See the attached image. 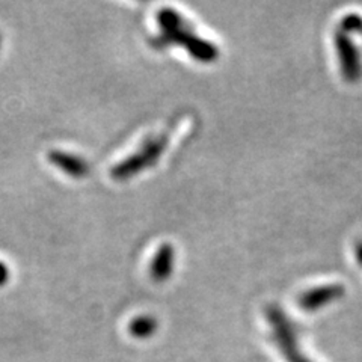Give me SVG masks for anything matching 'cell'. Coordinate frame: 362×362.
I'll list each match as a JSON object with an SVG mask.
<instances>
[{
    "label": "cell",
    "instance_id": "cell-1",
    "mask_svg": "<svg viewBox=\"0 0 362 362\" xmlns=\"http://www.w3.org/2000/svg\"><path fill=\"white\" fill-rule=\"evenodd\" d=\"M158 23H160L162 32L153 41L156 49L162 50L173 44L185 45L186 50L199 62H213L219 56L216 45L195 35L185 18L175 9L163 8L158 13Z\"/></svg>",
    "mask_w": 362,
    "mask_h": 362
},
{
    "label": "cell",
    "instance_id": "cell-2",
    "mask_svg": "<svg viewBox=\"0 0 362 362\" xmlns=\"http://www.w3.org/2000/svg\"><path fill=\"white\" fill-rule=\"evenodd\" d=\"M267 320L272 326V337L281 350L282 356L287 362H313L310 358L303 355L299 349L298 331L294 323L276 305H270L267 308Z\"/></svg>",
    "mask_w": 362,
    "mask_h": 362
},
{
    "label": "cell",
    "instance_id": "cell-3",
    "mask_svg": "<svg viewBox=\"0 0 362 362\" xmlns=\"http://www.w3.org/2000/svg\"><path fill=\"white\" fill-rule=\"evenodd\" d=\"M166 145H168L166 133L156 136V138L146 139L138 153L130 156L129 158H126V160L118 163L112 169V177L117 180H126L136 174H139L141 171H144V169L153 166L158 160V157H160L163 150L166 148Z\"/></svg>",
    "mask_w": 362,
    "mask_h": 362
},
{
    "label": "cell",
    "instance_id": "cell-4",
    "mask_svg": "<svg viewBox=\"0 0 362 362\" xmlns=\"http://www.w3.org/2000/svg\"><path fill=\"white\" fill-rule=\"evenodd\" d=\"M335 50L338 54L341 74L347 82H358L362 78V56L354 37L337 30L334 37Z\"/></svg>",
    "mask_w": 362,
    "mask_h": 362
},
{
    "label": "cell",
    "instance_id": "cell-5",
    "mask_svg": "<svg viewBox=\"0 0 362 362\" xmlns=\"http://www.w3.org/2000/svg\"><path fill=\"white\" fill-rule=\"evenodd\" d=\"M346 288L341 284H327L305 291L299 298V307L305 311H317L344 296Z\"/></svg>",
    "mask_w": 362,
    "mask_h": 362
},
{
    "label": "cell",
    "instance_id": "cell-6",
    "mask_svg": "<svg viewBox=\"0 0 362 362\" xmlns=\"http://www.w3.org/2000/svg\"><path fill=\"white\" fill-rule=\"evenodd\" d=\"M49 160L56 166L59 168L62 173L68 174L70 177L74 178H82L89 174V165L83 158L78 156L70 154V153H64V151H52L49 154Z\"/></svg>",
    "mask_w": 362,
    "mask_h": 362
},
{
    "label": "cell",
    "instance_id": "cell-7",
    "mask_svg": "<svg viewBox=\"0 0 362 362\" xmlns=\"http://www.w3.org/2000/svg\"><path fill=\"white\" fill-rule=\"evenodd\" d=\"M174 247L171 245H162L151 262V276L157 282L166 281L174 269Z\"/></svg>",
    "mask_w": 362,
    "mask_h": 362
},
{
    "label": "cell",
    "instance_id": "cell-8",
    "mask_svg": "<svg viewBox=\"0 0 362 362\" xmlns=\"http://www.w3.org/2000/svg\"><path fill=\"white\" fill-rule=\"evenodd\" d=\"M157 331V322L151 315H141L129 325V332L139 339L150 338Z\"/></svg>",
    "mask_w": 362,
    "mask_h": 362
},
{
    "label": "cell",
    "instance_id": "cell-9",
    "mask_svg": "<svg viewBox=\"0 0 362 362\" xmlns=\"http://www.w3.org/2000/svg\"><path fill=\"white\" fill-rule=\"evenodd\" d=\"M339 30L347 33V35H362V16L359 14H349L341 23H339Z\"/></svg>",
    "mask_w": 362,
    "mask_h": 362
},
{
    "label": "cell",
    "instance_id": "cell-10",
    "mask_svg": "<svg viewBox=\"0 0 362 362\" xmlns=\"http://www.w3.org/2000/svg\"><path fill=\"white\" fill-rule=\"evenodd\" d=\"M9 279V269L4 262H0V287L5 286Z\"/></svg>",
    "mask_w": 362,
    "mask_h": 362
},
{
    "label": "cell",
    "instance_id": "cell-11",
    "mask_svg": "<svg viewBox=\"0 0 362 362\" xmlns=\"http://www.w3.org/2000/svg\"><path fill=\"white\" fill-rule=\"evenodd\" d=\"M355 257H356L358 264L362 267V240L355 247Z\"/></svg>",
    "mask_w": 362,
    "mask_h": 362
},
{
    "label": "cell",
    "instance_id": "cell-12",
    "mask_svg": "<svg viewBox=\"0 0 362 362\" xmlns=\"http://www.w3.org/2000/svg\"><path fill=\"white\" fill-rule=\"evenodd\" d=\"M0 42H2V38H0Z\"/></svg>",
    "mask_w": 362,
    "mask_h": 362
}]
</instances>
